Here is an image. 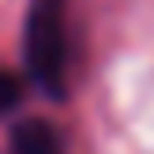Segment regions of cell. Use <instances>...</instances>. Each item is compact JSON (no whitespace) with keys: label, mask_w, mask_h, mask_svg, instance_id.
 <instances>
[{"label":"cell","mask_w":154,"mask_h":154,"mask_svg":"<svg viewBox=\"0 0 154 154\" xmlns=\"http://www.w3.org/2000/svg\"><path fill=\"white\" fill-rule=\"evenodd\" d=\"M68 34H64V0H34L26 15V68L38 87L64 94Z\"/></svg>","instance_id":"6da1fadb"},{"label":"cell","mask_w":154,"mask_h":154,"mask_svg":"<svg viewBox=\"0 0 154 154\" xmlns=\"http://www.w3.org/2000/svg\"><path fill=\"white\" fill-rule=\"evenodd\" d=\"M11 154H64V150L49 120H23L11 132Z\"/></svg>","instance_id":"7a4b0ae2"},{"label":"cell","mask_w":154,"mask_h":154,"mask_svg":"<svg viewBox=\"0 0 154 154\" xmlns=\"http://www.w3.org/2000/svg\"><path fill=\"white\" fill-rule=\"evenodd\" d=\"M19 98H23V83L15 79L11 72H0V113H4V109H11Z\"/></svg>","instance_id":"3957f363"}]
</instances>
